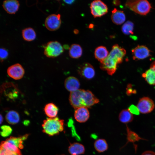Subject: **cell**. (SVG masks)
Listing matches in <instances>:
<instances>
[{
  "instance_id": "cell-31",
  "label": "cell",
  "mask_w": 155,
  "mask_h": 155,
  "mask_svg": "<svg viewBox=\"0 0 155 155\" xmlns=\"http://www.w3.org/2000/svg\"><path fill=\"white\" fill-rule=\"evenodd\" d=\"M141 155H155V152L152 151H146L144 152Z\"/></svg>"
},
{
  "instance_id": "cell-30",
  "label": "cell",
  "mask_w": 155,
  "mask_h": 155,
  "mask_svg": "<svg viewBox=\"0 0 155 155\" xmlns=\"http://www.w3.org/2000/svg\"><path fill=\"white\" fill-rule=\"evenodd\" d=\"M128 110L132 114L138 115L140 112L137 106L134 105H131L129 108Z\"/></svg>"
},
{
  "instance_id": "cell-1",
  "label": "cell",
  "mask_w": 155,
  "mask_h": 155,
  "mask_svg": "<svg viewBox=\"0 0 155 155\" xmlns=\"http://www.w3.org/2000/svg\"><path fill=\"white\" fill-rule=\"evenodd\" d=\"M126 54L124 49L117 44L114 45L107 57L101 63L100 68L112 75L116 71L118 65L122 62Z\"/></svg>"
},
{
  "instance_id": "cell-11",
  "label": "cell",
  "mask_w": 155,
  "mask_h": 155,
  "mask_svg": "<svg viewBox=\"0 0 155 155\" xmlns=\"http://www.w3.org/2000/svg\"><path fill=\"white\" fill-rule=\"evenodd\" d=\"M134 60H141L150 55V51L146 46L138 45L132 50Z\"/></svg>"
},
{
  "instance_id": "cell-25",
  "label": "cell",
  "mask_w": 155,
  "mask_h": 155,
  "mask_svg": "<svg viewBox=\"0 0 155 155\" xmlns=\"http://www.w3.org/2000/svg\"><path fill=\"white\" fill-rule=\"evenodd\" d=\"M119 118L122 123H127L132 121L133 116L132 114L128 109H124L120 113Z\"/></svg>"
},
{
  "instance_id": "cell-8",
  "label": "cell",
  "mask_w": 155,
  "mask_h": 155,
  "mask_svg": "<svg viewBox=\"0 0 155 155\" xmlns=\"http://www.w3.org/2000/svg\"><path fill=\"white\" fill-rule=\"evenodd\" d=\"M0 155H22L20 149L6 140L1 142Z\"/></svg>"
},
{
  "instance_id": "cell-22",
  "label": "cell",
  "mask_w": 155,
  "mask_h": 155,
  "mask_svg": "<svg viewBox=\"0 0 155 155\" xmlns=\"http://www.w3.org/2000/svg\"><path fill=\"white\" fill-rule=\"evenodd\" d=\"M82 53V48L77 44H72L69 49V55L71 58L77 59L80 57Z\"/></svg>"
},
{
  "instance_id": "cell-6",
  "label": "cell",
  "mask_w": 155,
  "mask_h": 155,
  "mask_svg": "<svg viewBox=\"0 0 155 155\" xmlns=\"http://www.w3.org/2000/svg\"><path fill=\"white\" fill-rule=\"evenodd\" d=\"M90 7L91 13L94 18L101 17L108 12L106 5L99 0H94L92 2Z\"/></svg>"
},
{
  "instance_id": "cell-21",
  "label": "cell",
  "mask_w": 155,
  "mask_h": 155,
  "mask_svg": "<svg viewBox=\"0 0 155 155\" xmlns=\"http://www.w3.org/2000/svg\"><path fill=\"white\" fill-rule=\"evenodd\" d=\"M24 39L27 41H31L35 40L36 37V34L34 30L31 27L25 28L22 32Z\"/></svg>"
},
{
  "instance_id": "cell-29",
  "label": "cell",
  "mask_w": 155,
  "mask_h": 155,
  "mask_svg": "<svg viewBox=\"0 0 155 155\" xmlns=\"http://www.w3.org/2000/svg\"><path fill=\"white\" fill-rule=\"evenodd\" d=\"M8 53L7 51L5 49L1 48L0 50V59L1 61H3L7 57Z\"/></svg>"
},
{
  "instance_id": "cell-2",
  "label": "cell",
  "mask_w": 155,
  "mask_h": 155,
  "mask_svg": "<svg viewBox=\"0 0 155 155\" xmlns=\"http://www.w3.org/2000/svg\"><path fill=\"white\" fill-rule=\"evenodd\" d=\"M69 100L71 105L75 109L81 107L90 108L99 101L91 91L82 89L71 92Z\"/></svg>"
},
{
  "instance_id": "cell-7",
  "label": "cell",
  "mask_w": 155,
  "mask_h": 155,
  "mask_svg": "<svg viewBox=\"0 0 155 155\" xmlns=\"http://www.w3.org/2000/svg\"><path fill=\"white\" fill-rule=\"evenodd\" d=\"M61 24V15L60 14H52L46 18L44 24L46 28L50 31L58 30Z\"/></svg>"
},
{
  "instance_id": "cell-14",
  "label": "cell",
  "mask_w": 155,
  "mask_h": 155,
  "mask_svg": "<svg viewBox=\"0 0 155 155\" xmlns=\"http://www.w3.org/2000/svg\"><path fill=\"white\" fill-rule=\"evenodd\" d=\"M2 6L5 10L9 14H15L18 10L20 3L16 0H7L3 1Z\"/></svg>"
},
{
  "instance_id": "cell-28",
  "label": "cell",
  "mask_w": 155,
  "mask_h": 155,
  "mask_svg": "<svg viewBox=\"0 0 155 155\" xmlns=\"http://www.w3.org/2000/svg\"><path fill=\"white\" fill-rule=\"evenodd\" d=\"M1 135L4 137L8 136L11 134L12 131L11 128L7 125H2L1 127Z\"/></svg>"
},
{
  "instance_id": "cell-12",
  "label": "cell",
  "mask_w": 155,
  "mask_h": 155,
  "mask_svg": "<svg viewBox=\"0 0 155 155\" xmlns=\"http://www.w3.org/2000/svg\"><path fill=\"white\" fill-rule=\"evenodd\" d=\"M78 72L82 77L87 80L92 79L95 75L94 67L88 63L82 65L78 68Z\"/></svg>"
},
{
  "instance_id": "cell-23",
  "label": "cell",
  "mask_w": 155,
  "mask_h": 155,
  "mask_svg": "<svg viewBox=\"0 0 155 155\" xmlns=\"http://www.w3.org/2000/svg\"><path fill=\"white\" fill-rule=\"evenodd\" d=\"M28 136V135L26 134L19 137H11L6 141L17 146L20 149H22L24 147L23 141L27 138Z\"/></svg>"
},
{
  "instance_id": "cell-26",
  "label": "cell",
  "mask_w": 155,
  "mask_h": 155,
  "mask_svg": "<svg viewBox=\"0 0 155 155\" xmlns=\"http://www.w3.org/2000/svg\"><path fill=\"white\" fill-rule=\"evenodd\" d=\"M94 148L99 152H102L106 150L108 148V145L106 140L103 139L96 140L94 144Z\"/></svg>"
},
{
  "instance_id": "cell-15",
  "label": "cell",
  "mask_w": 155,
  "mask_h": 155,
  "mask_svg": "<svg viewBox=\"0 0 155 155\" xmlns=\"http://www.w3.org/2000/svg\"><path fill=\"white\" fill-rule=\"evenodd\" d=\"M64 85L68 91L72 92L79 90L80 84L78 79L74 77L70 76L66 79Z\"/></svg>"
},
{
  "instance_id": "cell-33",
  "label": "cell",
  "mask_w": 155,
  "mask_h": 155,
  "mask_svg": "<svg viewBox=\"0 0 155 155\" xmlns=\"http://www.w3.org/2000/svg\"><path fill=\"white\" fill-rule=\"evenodd\" d=\"M113 3L115 5H118L119 4L120 2L119 1H114Z\"/></svg>"
},
{
  "instance_id": "cell-18",
  "label": "cell",
  "mask_w": 155,
  "mask_h": 155,
  "mask_svg": "<svg viewBox=\"0 0 155 155\" xmlns=\"http://www.w3.org/2000/svg\"><path fill=\"white\" fill-rule=\"evenodd\" d=\"M68 150L71 155H79L84 154L85 152L84 146L77 142L71 144L69 146Z\"/></svg>"
},
{
  "instance_id": "cell-27",
  "label": "cell",
  "mask_w": 155,
  "mask_h": 155,
  "mask_svg": "<svg viewBox=\"0 0 155 155\" xmlns=\"http://www.w3.org/2000/svg\"><path fill=\"white\" fill-rule=\"evenodd\" d=\"M134 24L133 23L129 21L125 22L122 26V31L125 34L129 35L133 34Z\"/></svg>"
},
{
  "instance_id": "cell-10",
  "label": "cell",
  "mask_w": 155,
  "mask_h": 155,
  "mask_svg": "<svg viewBox=\"0 0 155 155\" xmlns=\"http://www.w3.org/2000/svg\"><path fill=\"white\" fill-rule=\"evenodd\" d=\"M8 75L15 80H18L23 78L25 73L24 70L21 65L16 63L9 67L7 70Z\"/></svg>"
},
{
  "instance_id": "cell-19",
  "label": "cell",
  "mask_w": 155,
  "mask_h": 155,
  "mask_svg": "<svg viewBox=\"0 0 155 155\" xmlns=\"http://www.w3.org/2000/svg\"><path fill=\"white\" fill-rule=\"evenodd\" d=\"M108 54V51L106 48L103 46H100L97 47L94 53L95 58L100 63L106 59Z\"/></svg>"
},
{
  "instance_id": "cell-34",
  "label": "cell",
  "mask_w": 155,
  "mask_h": 155,
  "mask_svg": "<svg viewBox=\"0 0 155 155\" xmlns=\"http://www.w3.org/2000/svg\"><path fill=\"white\" fill-rule=\"evenodd\" d=\"M3 116L1 114L0 115V123L1 124L3 122Z\"/></svg>"
},
{
  "instance_id": "cell-20",
  "label": "cell",
  "mask_w": 155,
  "mask_h": 155,
  "mask_svg": "<svg viewBox=\"0 0 155 155\" xmlns=\"http://www.w3.org/2000/svg\"><path fill=\"white\" fill-rule=\"evenodd\" d=\"M44 111L46 115L49 118H54L56 117L58 113L59 109L55 104L50 103L45 106Z\"/></svg>"
},
{
  "instance_id": "cell-35",
  "label": "cell",
  "mask_w": 155,
  "mask_h": 155,
  "mask_svg": "<svg viewBox=\"0 0 155 155\" xmlns=\"http://www.w3.org/2000/svg\"><path fill=\"white\" fill-rule=\"evenodd\" d=\"M74 32L75 34H76L77 33H78V31L77 30H75L74 31Z\"/></svg>"
},
{
  "instance_id": "cell-5",
  "label": "cell",
  "mask_w": 155,
  "mask_h": 155,
  "mask_svg": "<svg viewBox=\"0 0 155 155\" xmlns=\"http://www.w3.org/2000/svg\"><path fill=\"white\" fill-rule=\"evenodd\" d=\"M63 48L60 43L57 41H50L44 47V55L49 58L56 57L63 52Z\"/></svg>"
},
{
  "instance_id": "cell-9",
  "label": "cell",
  "mask_w": 155,
  "mask_h": 155,
  "mask_svg": "<svg viewBox=\"0 0 155 155\" xmlns=\"http://www.w3.org/2000/svg\"><path fill=\"white\" fill-rule=\"evenodd\" d=\"M137 107L140 112L143 114L151 112L154 109V104L153 101L148 97H144L139 100Z\"/></svg>"
},
{
  "instance_id": "cell-17",
  "label": "cell",
  "mask_w": 155,
  "mask_h": 155,
  "mask_svg": "<svg viewBox=\"0 0 155 155\" xmlns=\"http://www.w3.org/2000/svg\"><path fill=\"white\" fill-rule=\"evenodd\" d=\"M111 18L114 23L119 25L122 24L125 22L126 17L123 11L115 8L112 11Z\"/></svg>"
},
{
  "instance_id": "cell-16",
  "label": "cell",
  "mask_w": 155,
  "mask_h": 155,
  "mask_svg": "<svg viewBox=\"0 0 155 155\" xmlns=\"http://www.w3.org/2000/svg\"><path fill=\"white\" fill-rule=\"evenodd\" d=\"M142 76L149 84L155 85V61L152 63L149 69L143 73Z\"/></svg>"
},
{
  "instance_id": "cell-36",
  "label": "cell",
  "mask_w": 155,
  "mask_h": 155,
  "mask_svg": "<svg viewBox=\"0 0 155 155\" xmlns=\"http://www.w3.org/2000/svg\"></svg>"
},
{
  "instance_id": "cell-4",
  "label": "cell",
  "mask_w": 155,
  "mask_h": 155,
  "mask_svg": "<svg viewBox=\"0 0 155 155\" xmlns=\"http://www.w3.org/2000/svg\"><path fill=\"white\" fill-rule=\"evenodd\" d=\"M125 5L132 11L142 15L148 13L151 7L150 3L146 0H128Z\"/></svg>"
},
{
  "instance_id": "cell-24",
  "label": "cell",
  "mask_w": 155,
  "mask_h": 155,
  "mask_svg": "<svg viewBox=\"0 0 155 155\" xmlns=\"http://www.w3.org/2000/svg\"><path fill=\"white\" fill-rule=\"evenodd\" d=\"M5 119L8 123L14 125L19 122L20 117L17 111L11 110L6 114Z\"/></svg>"
},
{
  "instance_id": "cell-32",
  "label": "cell",
  "mask_w": 155,
  "mask_h": 155,
  "mask_svg": "<svg viewBox=\"0 0 155 155\" xmlns=\"http://www.w3.org/2000/svg\"><path fill=\"white\" fill-rule=\"evenodd\" d=\"M64 2L66 3L69 4H72L73 2L74 1V0H65L64 1Z\"/></svg>"
},
{
  "instance_id": "cell-13",
  "label": "cell",
  "mask_w": 155,
  "mask_h": 155,
  "mask_svg": "<svg viewBox=\"0 0 155 155\" xmlns=\"http://www.w3.org/2000/svg\"><path fill=\"white\" fill-rule=\"evenodd\" d=\"M74 116L75 119L78 122L80 123L85 122L89 118V112L87 107H80L76 109Z\"/></svg>"
},
{
  "instance_id": "cell-3",
  "label": "cell",
  "mask_w": 155,
  "mask_h": 155,
  "mask_svg": "<svg viewBox=\"0 0 155 155\" xmlns=\"http://www.w3.org/2000/svg\"><path fill=\"white\" fill-rule=\"evenodd\" d=\"M64 121L57 117L47 118L42 125L43 131L50 136L57 134L63 130Z\"/></svg>"
}]
</instances>
